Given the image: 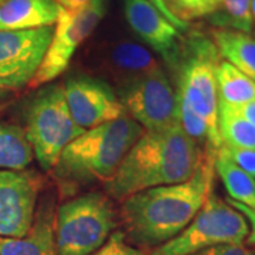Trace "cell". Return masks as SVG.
I'll return each mask as SVG.
<instances>
[{"label": "cell", "instance_id": "obj_13", "mask_svg": "<svg viewBox=\"0 0 255 255\" xmlns=\"http://www.w3.org/2000/svg\"><path fill=\"white\" fill-rule=\"evenodd\" d=\"M129 27L169 64H177L182 51L180 31L147 0H124Z\"/></svg>", "mask_w": 255, "mask_h": 255}, {"label": "cell", "instance_id": "obj_30", "mask_svg": "<svg viewBox=\"0 0 255 255\" xmlns=\"http://www.w3.org/2000/svg\"><path fill=\"white\" fill-rule=\"evenodd\" d=\"M55 3L65 10H75L81 9L84 6H87L91 0H54Z\"/></svg>", "mask_w": 255, "mask_h": 255}, {"label": "cell", "instance_id": "obj_10", "mask_svg": "<svg viewBox=\"0 0 255 255\" xmlns=\"http://www.w3.org/2000/svg\"><path fill=\"white\" fill-rule=\"evenodd\" d=\"M121 102L132 119L146 130L179 124L177 92H174L160 68L139 75L130 82L122 94Z\"/></svg>", "mask_w": 255, "mask_h": 255}, {"label": "cell", "instance_id": "obj_15", "mask_svg": "<svg viewBox=\"0 0 255 255\" xmlns=\"http://www.w3.org/2000/svg\"><path fill=\"white\" fill-rule=\"evenodd\" d=\"M60 9L54 0H0V30L53 26Z\"/></svg>", "mask_w": 255, "mask_h": 255}, {"label": "cell", "instance_id": "obj_1", "mask_svg": "<svg viewBox=\"0 0 255 255\" xmlns=\"http://www.w3.org/2000/svg\"><path fill=\"white\" fill-rule=\"evenodd\" d=\"M217 150L207 149L189 180L137 191L122 200L121 221L128 241L156 248L189 226L211 193Z\"/></svg>", "mask_w": 255, "mask_h": 255}, {"label": "cell", "instance_id": "obj_17", "mask_svg": "<svg viewBox=\"0 0 255 255\" xmlns=\"http://www.w3.org/2000/svg\"><path fill=\"white\" fill-rule=\"evenodd\" d=\"M216 82L220 102L240 107L255 100V81L227 61L216 65Z\"/></svg>", "mask_w": 255, "mask_h": 255}, {"label": "cell", "instance_id": "obj_9", "mask_svg": "<svg viewBox=\"0 0 255 255\" xmlns=\"http://www.w3.org/2000/svg\"><path fill=\"white\" fill-rule=\"evenodd\" d=\"M54 28L0 30V90L30 85L46 55Z\"/></svg>", "mask_w": 255, "mask_h": 255}, {"label": "cell", "instance_id": "obj_24", "mask_svg": "<svg viewBox=\"0 0 255 255\" xmlns=\"http://www.w3.org/2000/svg\"><path fill=\"white\" fill-rule=\"evenodd\" d=\"M91 255H146V253L130 246L124 231H114L105 244Z\"/></svg>", "mask_w": 255, "mask_h": 255}, {"label": "cell", "instance_id": "obj_12", "mask_svg": "<svg viewBox=\"0 0 255 255\" xmlns=\"http://www.w3.org/2000/svg\"><path fill=\"white\" fill-rule=\"evenodd\" d=\"M74 122L84 130L125 117V108L107 84L92 78H73L63 85Z\"/></svg>", "mask_w": 255, "mask_h": 255}, {"label": "cell", "instance_id": "obj_27", "mask_svg": "<svg viewBox=\"0 0 255 255\" xmlns=\"http://www.w3.org/2000/svg\"><path fill=\"white\" fill-rule=\"evenodd\" d=\"M227 201L247 219L248 224H250V234L247 237V241H248L250 246H255V209H250V207H247L244 204L231 200V199H227Z\"/></svg>", "mask_w": 255, "mask_h": 255}, {"label": "cell", "instance_id": "obj_8", "mask_svg": "<svg viewBox=\"0 0 255 255\" xmlns=\"http://www.w3.org/2000/svg\"><path fill=\"white\" fill-rule=\"evenodd\" d=\"M105 10V0H91L81 9H60L46 55L30 82L31 88L48 84L67 70L77 48L100 24Z\"/></svg>", "mask_w": 255, "mask_h": 255}, {"label": "cell", "instance_id": "obj_23", "mask_svg": "<svg viewBox=\"0 0 255 255\" xmlns=\"http://www.w3.org/2000/svg\"><path fill=\"white\" fill-rule=\"evenodd\" d=\"M223 16L220 24H226L243 33L253 31L251 20V0H223Z\"/></svg>", "mask_w": 255, "mask_h": 255}, {"label": "cell", "instance_id": "obj_6", "mask_svg": "<svg viewBox=\"0 0 255 255\" xmlns=\"http://www.w3.org/2000/svg\"><path fill=\"white\" fill-rule=\"evenodd\" d=\"M179 63L177 95L207 124L216 146L220 149L223 142L219 132V95L216 82L219 51L213 41L194 36L182 46Z\"/></svg>", "mask_w": 255, "mask_h": 255}, {"label": "cell", "instance_id": "obj_11", "mask_svg": "<svg viewBox=\"0 0 255 255\" xmlns=\"http://www.w3.org/2000/svg\"><path fill=\"white\" fill-rule=\"evenodd\" d=\"M40 184L34 172L0 169V237H23L30 230Z\"/></svg>", "mask_w": 255, "mask_h": 255}, {"label": "cell", "instance_id": "obj_32", "mask_svg": "<svg viewBox=\"0 0 255 255\" xmlns=\"http://www.w3.org/2000/svg\"><path fill=\"white\" fill-rule=\"evenodd\" d=\"M4 97H6V92L3 91V90H0V101L3 100V98H4Z\"/></svg>", "mask_w": 255, "mask_h": 255}, {"label": "cell", "instance_id": "obj_26", "mask_svg": "<svg viewBox=\"0 0 255 255\" xmlns=\"http://www.w3.org/2000/svg\"><path fill=\"white\" fill-rule=\"evenodd\" d=\"M191 255H255V253L243 244H221L201 250Z\"/></svg>", "mask_w": 255, "mask_h": 255}, {"label": "cell", "instance_id": "obj_29", "mask_svg": "<svg viewBox=\"0 0 255 255\" xmlns=\"http://www.w3.org/2000/svg\"><path fill=\"white\" fill-rule=\"evenodd\" d=\"M236 108L253 127H255V100L250 101V102H247L244 105L236 107Z\"/></svg>", "mask_w": 255, "mask_h": 255}, {"label": "cell", "instance_id": "obj_5", "mask_svg": "<svg viewBox=\"0 0 255 255\" xmlns=\"http://www.w3.org/2000/svg\"><path fill=\"white\" fill-rule=\"evenodd\" d=\"M248 234L246 217L227 200L210 193L187 227L146 255H191L221 244H243Z\"/></svg>", "mask_w": 255, "mask_h": 255}, {"label": "cell", "instance_id": "obj_25", "mask_svg": "<svg viewBox=\"0 0 255 255\" xmlns=\"http://www.w3.org/2000/svg\"><path fill=\"white\" fill-rule=\"evenodd\" d=\"M224 156H227L231 162L241 167L244 172L251 174L255 179V150L250 149H238V147H230V146H221L219 149Z\"/></svg>", "mask_w": 255, "mask_h": 255}, {"label": "cell", "instance_id": "obj_22", "mask_svg": "<svg viewBox=\"0 0 255 255\" xmlns=\"http://www.w3.org/2000/svg\"><path fill=\"white\" fill-rule=\"evenodd\" d=\"M223 0H164L167 9L183 23L216 13Z\"/></svg>", "mask_w": 255, "mask_h": 255}, {"label": "cell", "instance_id": "obj_31", "mask_svg": "<svg viewBox=\"0 0 255 255\" xmlns=\"http://www.w3.org/2000/svg\"><path fill=\"white\" fill-rule=\"evenodd\" d=\"M250 10H251V20H253V28H254V26H255V0H251V7H250Z\"/></svg>", "mask_w": 255, "mask_h": 255}, {"label": "cell", "instance_id": "obj_16", "mask_svg": "<svg viewBox=\"0 0 255 255\" xmlns=\"http://www.w3.org/2000/svg\"><path fill=\"white\" fill-rule=\"evenodd\" d=\"M213 43L231 65L255 81V38L248 33L230 28L213 31Z\"/></svg>", "mask_w": 255, "mask_h": 255}, {"label": "cell", "instance_id": "obj_4", "mask_svg": "<svg viewBox=\"0 0 255 255\" xmlns=\"http://www.w3.org/2000/svg\"><path fill=\"white\" fill-rule=\"evenodd\" d=\"M117 214L107 196L88 193L58 206L54 236L58 255H91L115 231Z\"/></svg>", "mask_w": 255, "mask_h": 255}, {"label": "cell", "instance_id": "obj_2", "mask_svg": "<svg viewBox=\"0 0 255 255\" xmlns=\"http://www.w3.org/2000/svg\"><path fill=\"white\" fill-rule=\"evenodd\" d=\"M206 150L201 152L179 124L163 129H143L107 182V191L122 201L137 191L186 182L200 167Z\"/></svg>", "mask_w": 255, "mask_h": 255}, {"label": "cell", "instance_id": "obj_3", "mask_svg": "<svg viewBox=\"0 0 255 255\" xmlns=\"http://www.w3.org/2000/svg\"><path fill=\"white\" fill-rule=\"evenodd\" d=\"M142 132L128 117L84 130L61 152L53 167L55 176L75 183L108 182Z\"/></svg>", "mask_w": 255, "mask_h": 255}, {"label": "cell", "instance_id": "obj_28", "mask_svg": "<svg viewBox=\"0 0 255 255\" xmlns=\"http://www.w3.org/2000/svg\"><path fill=\"white\" fill-rule=\"evenodd\" d=\"M149 3H152L153 6H155L156 9L159 10L162 14H163L164 17L167 18L172 24H173L174 27L177 28L179 31H186L187 30V23H183L180 21L179 18L174 17V14L170 11V10L167 9V6H166V3H164V0H147Z\"/></svg>", "mask_w": 255, "mask_h": 255}, {"label": "cell", "instance_id": "obj_20", "mask_svg": "<svg viewBox=\"0 0 255 255\" xmlns=\"http://www.w3.org/2000/svg\"><path fill=\"white\" fill-rule=\"evenodd\" d=\"M219 132L224 146L255 150V127L236 107L219 101Z\"/></svg>", "mask_w": 255, "mask_h": 255}, {"label": "cell", "instance_id": "obj_7", "mask_svg": "<svg viewBox=\"0 0 255 255\" xmlns=\"http://www.w3.org/2000/svg\"><path fill=\"white\" fill-rule=\"evenodd\" d=\"M84 132L68 111L63 85L40 92L30 104L24 133L33 155L44 170H51L65 146Z\"/></svg>", "mask_w": 255, "mask_h": 255}, {"label": "cell", "instance_id": "obj_21", "mask_svg": "<svg viewBox=\"0 0 255 255\" xmlns=\"http://www.w3.org/2000/svg\"><path fill=\"white\" fill-rule=\"evenodd\" d=\"M111 61L122 71L143 75L152 73L159 67L152 53L140 44L132 41H121L111 48Z\"/></svg>", "mask_w": 255, "mask_h": 255}, {"label": "cell", "instance_id": "obj_19", "mask_svg": "<svg viewBox=\"0 0 255 255\" xmlns=\"http://www.w3.org/2000/svg\"><path fill=\"white\" fill-rule=\"evenodd\" d=\"M33 157V149L24 129L17 125L0 124V169L24 170Z\"/></svg>", "mask_w": 255, "mask_h": 255}, {"label": "cell", "instance_id": "obj_14", "mask_svg": "<svg viewBox=\"0 0 255 255\" xmlns=\"http://www.w3.org/2000/svg\"><path fill=\"white\" fill-rule=\"evenodd\" d=\"M54 221V203L46 200L36 211L33 224L23 237H0V255H58Z\"/></svg>", "mask_w": 255, "mask_h": 255}, {"label": "cell", "instance_id": "obj_18", "mask_svg": "<svg viewBox=\"0 0 255 255\" xmlns=\"http://www.w3.org/2000/svg\"><path fill=\"white\" fill-rule=\"evenodd\" d=\"M217 172L231 200L238 201L250 209H255V179L217 150L214 159Z\"/></svg>", "mask_w": 255, "mask_h": 255}]
</instances>
